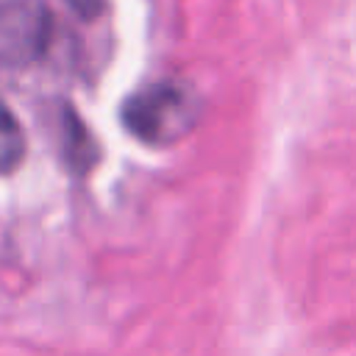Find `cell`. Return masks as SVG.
I'll use <instances>...</instances> for the list:
<instances>
[{
    "mask_svg": "<svg viewBox=\"0 0 356 356\" xmlns=\"http://www.w3.org/2000/svg\"><path fill=\"white\" fill-rule=\"evenodd\" d=\"M200 114L197 95L178 81H159L128 97L122 106L125 128L147 145H172L186 136Z\"/></svg>",
    "mask_w": 356,
    "mask_h": 356,
    "instance_id": "6da1fadb",
    "label": "cell"
},
{
    "mask_svg": "<svg viewBox=\"0 0 356 356\" xmlns=\"http://www.w3.org/2000/svg\"><path fill=\"white\" fill-rule=\"evenodd\" d=\"M50 39V14L42 0L0 3V58L28 64L39 58Z\"/></svg>",
    "mask_w": 356,
    "mask_h": 356,
    "instance_id": "7a4b0ae2",
    "label": "cell"
},
{
    "mask_svg": "<svg viewBox=\"0 0 356 356\" xmlns=\"http://www.w3.org/2000/svg\"><path fill=\"white\" fill-rule=\"evenodd\" d=\"M25 156V134L11 114V108L0 100V172H11L19 167Z\"/></svg>",
    "mask_w": 356,
    "mask_h": 356,
    "instance_id": "3957f363",
    "label": "cell"
},
{
    "mask_svg": "<svg viewBox=\"0 0 356 356\" xmlns=\"http://www.w3.org/2000/svg\"><path fill=\"white\" fill-rule=\"evenodd\" d=\"M72 6L75 14L81 17H97L103 8H106V0H67Z\"/></svg>",
    "mask_w": 356,
    "mask_h": 356,
    "instance_id": "277c9868",
    "label": "cell"
}]
</instances>
